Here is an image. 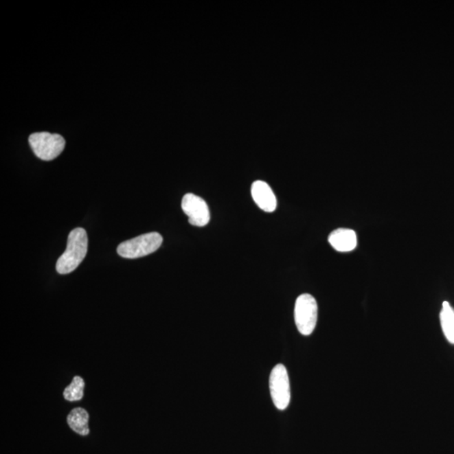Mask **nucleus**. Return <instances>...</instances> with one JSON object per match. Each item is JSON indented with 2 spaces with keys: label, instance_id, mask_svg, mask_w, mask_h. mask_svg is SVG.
<instances>
[{
  "label": "nucleus",
  "instance_id": "10",
  "mask_svg": "<svg viewBox=\"0 0 454 454\" xmlns=\"http://www.w3.org/2000/svg\"><path fill=\"white\" fill-rule=\"evenodd\" d=\"M440 321L446 340L454 344V310L448 302L442 303Z\"/></svg>",
  "mask_w": 454,
  "mask_h": 454
},
{
  "label": "nucleus",
  "instance_id": "8",
  "mask_svg": "<svg viewBox=\"0 0 454 454\" xmlns=\"http://www.w3.org/2000/svg\"><path fill=\"white\" fill-rule=\"evenodd\" d=\"M328 241L334 249L341 253H348L354 250L358 244L356 232L346 228H339L333 231L329 236Z\"/></svg>",
  "mask_w": 454,
  "mask_h": 454
},
{
  "label": "nucleus",
  "instance_id": "7",
  "mask_svg": "<svg viewBox=\"0 0 454 454\" xmlns=\"http://www.w3.org/2000/svg\"><path fill=\"white\" fill-rule=\"evenodd\" d=\"M251 193L255 203L262 211L269 213L275 211L277 207L275 194L267 183L260 180L254 182L251 185Z\"/></svg>",
  "mask_w": 454,
  "mask_h": 454
},
{
  "label": "nucleus",
  "instance_id": "1",
  "mask_svg": "<svg viewBox=\"0 0 454 454\" xmlns=\"http://www.w3.org/2000/svg\"><path fill=\"white\" fill-rule=\"evenodd\" d=\"M88 251V236L82 228L74 229L67 238V249L58 258L56 269L60 275L74 271L84 260Z\"/></svg>",
  "mask_w": 454,
  "mask_h": 454
},
{
  "label": "nucleus",
  "instance_id": "9",
  "mask_svg": "<svg viewBox=\"0 0 454 454\" xmlns=\"http://www.w3.org/2000/svg\"><path fill=\"white\" fill-rule=\"evenodd\" d=\"M88 412L82 408H75L67 416V423L70 429L81 436H87L89 433Z\"/></svg>",
  "mask_w": 454,
  "mask_h": 454
},
{
  "label": "nucleus",
  "instance_id": "2",
  "mask_svg": "<svg viewBox=\"0 0 454 454\" xmlns=\"http://www.w3.org/2000/svg\"><path fill=\"white\" fill-rule=\"evenodd\" d=\"M162 243V236L157 232H149L120 244L117 253L122 258L134 260L155 253Z\"/></svg>",
  "mask_w": 454,
  "mask_h": 454
},
{
  "label": "nucleus",
  "instance_id": "6",
  "mask_svg": "<svg viewBox=\"0 0 454 454\" xmlns=\"http://www.w3.org/2000/svg\"><path fill=\"white\" fill-rule=\"evenodd\" d=\"M182 209L189 217V223L195 227H205L211 220L209 207L203 198L193 194H187L182 200Z\"/></svg>",
  "mask_w": 454,
  "mask_h": 454
},
{
  "label": "nucleus",
  "instance_id": "11",
  "mask_svg": "<svg viewBox=\"0 0 454 454\" xmlns=\"http://www.w3.org/2000/svg\"><path fill=\"white\" fill-rule=\"evenodd\" d=\"M84 381L81 377L75 376L72 383L65 389L63 396L71 402L80 400L84 396Z\"/></svg>",
  "mask_w": 454,
  "mask_h": 454
},
{
  "label": "nucleus",
  "instance_id": "5",
  "mask_svg": "<svg viewBox=\"0 0 454 454\" xmlns=\"http://www.w3.org/2000/svg\"><path fill=\"white\" fill-rule=\"evenodd\" d=\"M269 388L275 406L279 410H285L291 402V385L287 370L284 365L280 363L272 370Z\"/></svg>",
  "mask_w": 454,
  "mask_h": 454
},
{
  "label": "nucleus",
  "instance_id": "3",
  "mask_svg": "<svg viewBox=\"0 0 454 454\" xmlns=\"http://www.w3.org/2000/svg\"><path fill=\"white\" fill-rule=\"evenodd\" d=\"M317 317L316 299L310 294L299 295L295 306V321L299 332L303 336H310L316 328Z\"/></svg>",
  "mask_w": 454,
  "mask_h": 454
},
{
  "label": "nucleus",
  "instance_id": "4",
  "mask_svg": "<svg viewBox=\"0 0 454 454\" xmlns=\"http://www.w3.org/2000/svg\"><path fill=\"white\" fill-rule=\"evenodd\" d=\"M30 145L37 157L52 161L61 155L65 148V138L58 134L37 133L29 137Z\"/></svg>",
  "mask_w": 454,
  "mask_h": 454
}]
</instances>
